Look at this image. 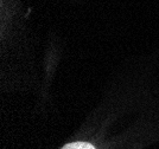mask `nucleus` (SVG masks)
Masks as SVG:
<instances>
[{
	"mask_svg": "<svg viewBox=\"0 0 159 149\" xmlns=\"http://www.w3.org/2000/svg\"><path fill=\"white\" fill-rule=\"evenodd\" d=\"M62 149H95V147H94L93 144L87 142H74L68 143Z\"/></svg>",
	"mask_w": 159,
	"mask_h": 149,
	"instance_id": "1",
	"label": "nucleus"
}]
</instances>
